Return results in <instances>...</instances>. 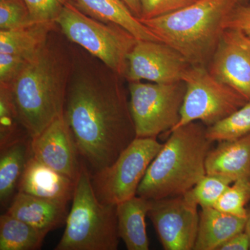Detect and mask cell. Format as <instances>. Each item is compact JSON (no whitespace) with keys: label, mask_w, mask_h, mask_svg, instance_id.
<instances>
[{"label":"cell","mask_w":250,"mask_h":250,"mask_svg":"<svg viewBox=\"0 0 250 250\" xmlns=\"http://www.w3.org/2000/svg\"><path fill=\"white\" fill-rule=\"evenodd\" d=\"M71 47L64 116L80 156L97 172L119 157L136 139V129L124 77L80 46Z\"/></svg>","instance_id":"cell-1"},{"label":"cell","mask_w":250,"mask_h":250,"mask_svg":"<svg viewBox=\"0 0 250 250\" xmlns=\"http://www.w3.org/2000/svg\"><path fill=\"white\" fill-rule=\"evenodd\" d=\"M72 67L71 42L59 27L14 81L5 85L12 95L19 121L31 139L63 116Z\"/></svg>","instance_id":"cell-2"},{"label":"cell","mask_w":250,"mask_h":250,"mask_svg":"<svg viewBox=\"0 0 250 250\" xmlns=\"http://www.w3.org/2000/svg\"><path fill=\"white\" fill-rule=\"evenodd\" d=\"M244 0H196L178 10L139 20L192 66L207 67L234 10Z\"/></svg>","instance_id":"cell-3"},{"label":"cell","mask_w":250,"mask_h":250,"mask_svg":"<svg viewBox=\"0 0 250 250\" xmlns=\"http://www.w3.org/2000/svg\"><path fill=\"white\" fill-rule=\"evenodd\" d=\"M207 128L192 122L171 131L138 188V196L160 200L183 195L207 174L206 159L213 146Z\"/></svg>","instance_id":"cell-4"},{"label":"cell","mask_w":250,"mask_h":250,"mask_svg":"<svg viewBox=\"0 0 250 250\" xmlns=\"http://www.w3.org/2000/svg\"><path fill=\"white\" fill-rule=\"evenodd\" d=\"M70 213L54 250H116L119 246L117 205L98 200L91 174L82 164Z\"/></svg>","instance_id":"cell-5"},{"label":"cell","mask_w":250,"mask_h":250,"mask_svg":"<svg viewBox=\"0 0 250 250\" xmlns=\"http://www.w3.org/2000/svg\"><path fill=\"white\" fill-rule=\"evenodd\" d=\"M56 22L67 40L80 46L124 77L128 55L137 39L125 28L90 17L75 5L64 6Z\"/></svg>","instance_id":"cell-6"},{"label":"cell","mask_w":250,"mask_h":250,"mask_svg":"<svg viewBox=\"0 0 250 250\" xmlns=\"http://www.w3.org/2000/svg\"><path fill=\"white\" fill-rule=\"evenodd\" d=\"M182 81L186 84L185 96L180 120L173 129L195 121L201 122L208 127L223 121L249 101L239 92L215 79L207 67L191 65Z\"/></svg>","instance_id":"cell-7"},{"label":"cell","mask_w":250,"mask_h":250,"mask_svg":"<svg viewBox=\"0 0 250 250\" xmlns=\"http://www.w3.org/2000/svg\"><path fill=\"white\" fill-rule=\"evenodd\" d=\"M129 106L136 138H157L178 124L186 93L185 83L128 82Z\"/></svg>","instance_id":"cell-8"},{"label":"cell","mask_w":250,"mask_h":250,"mask_svg":"<svg viewBox=\"0 0 250 250\" xmlns=\"http://www.w3.org/2000/svg\"><path fill=\"white\" fill-rule=\"evenodd\" d=\"M163 146L156 138H136L111 165L91 175L98 200L118 205L137 195L140 184Z\"/></svg>","instance_id":"cell-9"},{"label":"cell","mask_w":250,"mask_h":250,"mask_svg":"<svg viewBox=\"0 0 250 250\" xmlns=\"http://www.w3.org/2000/svg\"><path fill=\"white\" fill-rule=\"evenodd\" d=\"M150 200L147 216L166 250L194 249L198 232V205L185 195Z\"/></svg>","instance_id":"cell-10"},{"label":"cell","mask_w":250,"mask_h":250,"mask_svg":"<svg viewBox=\"0 0 250 250\" xmlns=\"http://www.w3.org/2000/svg\"><path fill=\"white\" fill-rule=\"evenodd\" d=\"M191 66L179 52L164 42L138 40L128 55L125 80H147L152 83L182 82Z\"/></svg>","instance_id":"cell-11"},{"label":"cell","mask_w":250,"mask_h":250,"mask_svg":"<svg viewBox=\"0 0 250 250\" xmlns=\"http://www.w3.org/2000/svg\"><path fill=\"white\" fill-rule=\"evenodd\" d=\"M207 68L215 79L250 100V38L246 33L227 28Z\"/></svg>","instance_id":"cell-12"},{"label":"cell","mask_w":250,"mask_h":250,"mask_svg":"<svg viewBox=\"0 0 250 250\" xmlns=\"http://www.w3.org/2000/svg\"><path fill=\"white\" fill-rule=\"evenodd\" d=\"M31 155L42 164L74 180L80 173L78 149L63 116L57 118L39 136L31 139Z\"/></svg>","instance_id":"cell-13"},{"label":"cell","mask_w":250,"mask_h":250,"mask_svg":"<svg viewBox=\"0 0 250 250\" xmlns=\"http://www.w3.org/2000/svg\"><path fill=\"white\" fill-rule=\"evenodd\" d=\"M76 182L31 155L18 188L29 195L67 204L73 198Z\"/></svg>","instance_id":"cell-14"},{"label":"cell","mask_w":250,"mask_h":250,"mask_svg":"<svg viewBox=\"0 0 250 250\" xmlns=\"http://www.w3.org/2000/svg\"><path fill=\"white\" fill-rule=\"evenodd\" d=\"M67 204L18 191L6 213L48 233L67 219Z\"/></svg>","instance_id":"cell-15"},{"label":"cell","mask_w":250,"mask_h":250,"mask_svg":"<svg viewBox=\"0 0 250 250\" xmlns=\"http://www.w3.org/2000/svg\"><path fill=\"white\" fill-rule=\"evenodd\" d=\"M206 171L207 174L223 176L233 182L250 179V134L218 142L207 155Z\"/></svg>","instance_id":"cell-16"},{"label":"cell","mask_w":250,"mask_h":250,"mask_svg":"<svg viewBox=\"0 0 250 250\" xmlns=\"http://www.w3.org/2000/svg\"><path fill=\"white\" fill-rule=\"evenodd\" d=\"M247 218L204 207L200 213L198 232L193 250H218L219 247L246 228Z\"/></svg>","instance_id":"cell-17"},{"label":"cell","mask_w":250,"mask_h":250,"mask_svg":"<svg viewBox=\"0 0 250 250\" xmlns=\"http://www.w3.org/2000/svg\"><path fill=\"white\" fill-rule=\"evenodd\" d=\"M75 5L90 17L102 22L121 26L137 40L162 42L133 15L122 0H75Z\"/></svg>","instance_id":"cell-18"},{"label":"cell","mask_w":250,"mask_h":250,"mask_svg":"<svg viewBox=\"0 0 250 250\" xmlns=\"http://www.w3.org/2000/svg\"><path fill=\"white\" fill-rule=\"evenodd\" d=\"M117 207L118 236L129 250H148L149 242L146 218L150 200L136 196L118 204Z\"/></svg>","instance_id":"cell-19"},{"label":"cell","mask_w":250,"mask_h":250,"mask_svg":"<svg viewBox=\"0 0 250 250\" xmlns=\"http://www.w3.org/2000/svg\"><path fill=\"white\" fill-rule=\"evenodd\" d=\"M55 22H34L11 30H0V53L15 54L29 60L40 52L52 31Z\"/></svg>","instance_id":"cell-20"},{"label":"cell","mask_w":250,"mask_h":250,"mask_svg":"<svg viewBox=\"0 0 250 250\" xmlns=\"http://www.w3.org/2000/svg\"><path fill=\"white\" fill-rule=\"evenodd\" d=\"M31 138H24L1 149L0 156V202L6 207L25 168L28 159L31 155Z\"/></svg>","instance_id":"cell-21"},{"label":"cell","mask_w":250,"mask_h":250,"mask_svg":"<svg viewBox=\"0 0 250 250\" xmlns=\"http://www.w3.org/2000/svg\"><path fill=\"white\" fill-rule=\"evenodd\" d=\"M47 234L7 213L0 216V250H40Z\"/></svg>","instance_id":"cell-22"},{"label":"cell","mask_w":250,"mask_h":250,"mask_svg":"<svg viewBox=\"0 0 250 250\" xmlns=\"http://www.w3.org/2000/svg\"><path fill=\"white\" fill-rule=\"evenodd\" d=\"M27 137L9 88L0 84V149Z\"/></svg>","instance_id":"cell-23"},{"label":"cell","mask_w":250,"mask_h":250,"mask_svg":"<svg viewBox=\"0 0 250 250\" xmlns=\"http://www.w3.org/2000/svg\"><path fill=\"white\" fill-rule=\"evenodd\" d=\"M250 134V100L223 121L207 128L208 139L214 142L231 141Z\"/></svg>","instance_id":"cell-24"},{"label":"cell","mask_w":250,"mask_h":250,"mask_svg":"<svg viewBox=\"0 0 250 250\" xmlns=\"http://www.w3.org/2000/svg\"><path fill=\"white\" fill-rule=\"evenodd\" d=\"M233 182L223 176L206 174L191 190L184 194L201 208L213 207Z\"/></svg>","instance_id":"cell-25"},{"label":"cell","mask_w":250,"mask_h":250,"mask_svg":"<svg viewBox=\"0 0 250 250\" xmlns=\"http://www.w3.org/2000/svg\"><path fill=\"white\" fill-rule=\"evenodd\" d=\"M250 201V179H238L229 187L214 207L220 211L247 218L246 205Z\"/></svg>","instance_id":"cell-26"},{"label":"cell","mask_w":250,"mask_h":250,"mask_svg":"<svg viewBox=\"0 0 250 250\" xmlns=\"http://www.w3.org/2000/svg\"><path fill=\"white\" fill-rule=\"evenodd\" d=\"M34 23L24 0H0V30H11Z\"/></svg>","instance_id":"cell-27"},{"label":"cell","mask_w":250,"mask_h":250,"mask_svg":"<svg viewBox=\"0 0 250 250\" xmlns=\"http://www.w3.org/2000/svg\"><path fill=\"white\" fill-rule=\"evenodd\" d=\"M34 22H55L65 5L75 0H24Z\"/></svg>","instance_id":"cell-28"},{"label":"cell","mask_w":250,"mask_h":250,"mask_svg":"<svg viewBox=\"0 0 250 250\" xmlns=\"http://www.w3.org/2000/svg\"><path fill=\"white\" fill-rule=\"evenodd\" d=\"M196 0H140L141 19H150L188 6Z\"/></svg>","instance_id":"cell-29"},{"label":"cell","mask_w":250,"mask_h":250,"mask_svg":"<svg viewBox=\"0 0 250 250\" xmlns=\"http://www.w3.org/2000/svg\"><path fill=\"white\" fill-rule=\"evenodd\" d=\"M27 61L15 54L0 53V84L9 85Z\"/></svg>","instance_id":"cell-30"},{"label":"cell","mask_w":250,"mask_h":250,"mask_svg":"<svg viewBox=\"0 0 250 250\" xmlns=\"http://www.w3.org/2000/svg\"><path fill=\"white\" fill-rule=\"evenodd\" d=\"M229 27L241 29L250 38V6L243 4L234 10L227 24Z\"/></svg>","instance_id":"cell-31"},{"label":"cell","mask_w":250,"mask_h":250,"mask_svg":"<svg viewBox=\"0 0 250 250\" xmlns=\"http://www.w3.org/2000/svg\"><path fill=\"white\" fill-rule=\"evenodd\" d=\"M250 250V241L246 231L237 233L219 247L218 250Z\"/></svg>","instance_id":"cell-32"},{"label":"cell","mask_w":250,"mask_h":250,"mask_svg":"<svg viewBox=\"0 0 250 250\" xmlns=\"http://www.w3.org/2000/svg\"><path fill=\"white\" fill-rule=\"evenodd\" d=\"M136 18H141V5L140 0H122Z\"/></svg>","instance_id":"cell-33"},{"label":"cell","mask_w":250,"mask_h":250,"mask_svg":"<svg viewBox=\"0 0 250 250\" xmlns=\"http://www.w3.org/2000/svg\"><path fill=\"white\" fill-rule=\"evenodd\" d=\"M245 231H246V233H248L250 241V210H248V217H247V221L246 228H245Z\"/></svg>","instance_id":"cell-34"}]
</instances>
